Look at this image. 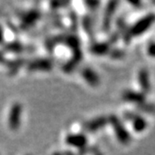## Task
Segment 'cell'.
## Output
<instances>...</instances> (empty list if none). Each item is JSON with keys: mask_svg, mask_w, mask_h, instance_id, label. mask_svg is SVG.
Returning <instances> with one entry per match:
<instances>
[{"mask_svg": "<svg viewBox=\"0 0 155 155\" xmlns=\"http://www.w3.org/2000/svg\"><path fill=\"white\" fill-rule=\"evenodd\" d=\"M22 107L19 104H15L11 107L9 115V126L11 129L16 130L20 126Z\"/></svg>", "mask_w": 155, "mask_h": 155, "instance_id": "obj_1", "label": "cell"}, {"mask_svg": "<svg viewBox=\"0 0 155 155\" xmlns=\"http://www.w3.org/2000/svg\"><path fill=\"white\" fill-rule=\"evenodd\" d=\"M51 67L49 61H45V60H41V61H37L34 62L31 64L30 68L31 69H35V70H47L49 69Z\"/></svg>", "mask_w": 155, "mask_h": 155, "instance_id": "obj_2", "label": "cell"}, {"mask_svg": "<svg viewBox=\"0 0 155 155\" xmlns=\"http://www.w3.org/2000/svg\"><path fill=\"white\" fill-rule=\"evenodd\" d=\"M39 17V13L34 11V12H31V13H28V15L25 17V22L28 23V24H32Z\"/></svg>", "mask_w": 155, "mask_h": 155, "instance_id": "obj_3", "label": "cell"}, {"mask_svg": "<svg viewBox=\"0 0 155 155\" xmlns=\"http://www.w3.org/2000/svg\"><path fill=\"white\" fill-rule=\"evenodd\" d=\"M2 41H3V34H2V31L0 29V43L2 42Z\"/></svg>", "mask_w": 155, "mask_h": 155, "instance_id": "obj_4", "label": "cell"}]
</instances>
